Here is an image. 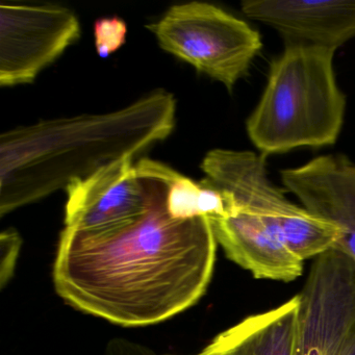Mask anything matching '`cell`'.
Masks as SVG:
<instances>
[{"mask_svg":"<svg viewBox=\"0 0 355 355\" xmlns=\"http://www.w3.org/2000/svg\"><path fill=\"white\" fill-rule=\"evenodd\" d=\"M242 11L279 33L286 45L336 51L355 38V0H245Z\"/></svg>","mask_w":355,"mask_h":355,"instance_id":"30bf717a","label":"cell"},{"mask_svg":"<svg viewBox=\"0 0 355 355\" xmlns=\"http://www.w3.org/2000/svg\"><path fill=\"white\" fill-rule=\"evenodd\" d=\"M221 192L227 201V215L209 220L226 257L257 279L290 282L300 277L303 261L255 214L236 203L227 193Z\"/></svg>","mask_w":355,"mask_h":355,"instance_id":"8fae6325","label":"cell"},{"mask_svg":"<svg viewBox=\"0 0 355 355\" xmlns=\"http://www.w3.org/2000/svg\"><path fill=\"white\" fill-rule=\"evenodd\" d=\"M205 180L257 216L301 261L336 247L338 230L295 205L268 174L266 157L249 150L214 149L200 165Z\"/></svg>","mask_w":355,"mask_h":355,"instance_id":"277c9868","label":"cell"},{"mask_svg":"<svg viewBox=\"0 0 355 355\" xmlns=\"http://www.w3.org/2000/svg\"><path fill=\"white\" fill-rule=\"evenodd\" d=\"M147 28L159 46L232 91L261 53L257 31L211 3H182Z\"/></svg>","mask_w":355,"mask_h":355,"instance_id":"5b68a950","label":"cell"},{"mask_svg":"<svg viewBox=\"0 0 355 355\" xmlns=\"http://www.w3.org/2000/svg\"><path fill=\"white\" fill-rule=\"evenodd\" d=\"M299 295L295 355H342L355 329V261L331 249L315 257Z\"/></svg>","mask_w":355,"mask_h":355,"instance_id":"8992f818","label":"cell"},{"mask_svg":"<svg viewBox=\"0 0 355 355\" xmlns=\"http://www.w3.org/2000/svg\"><path fill=\"white\" fill-rule=\"evenodd\" d=\"M169 168L159 163L155 198L138 219L105 232L64 228L53 282L68 304L132 327L165 321L205 294L217 240L209 218L170 216Z\"/></svg>","mask_w":355,"mask_h":355,"instance_id":"6da1fadb","label":"cell"},{"mask_svg":"<svg viewBox=\"0 0 355 355\" xmlns=\"http://www.w3.org/2000/svg\"><path fill=\"white\" fill-rule=\"evenodd\" d=\"M342 355H355V329L353 331L352 336L349 338Z\"/></svg>","mask_w":355,"mask_h":355,"instance_id":"2e32d148","label":"cell"},{"mask_svg":"<svg viewBox=\"0 0 355 355\" xmlns=\"http://www.w3.org/2000/svg\"><path fill=\"white\" fill-rule=\"evenodd\" d=\"M334 53L286 45L273 60L261 99L246 121L247 135L261 155L336 142L347 101L336 82Z\"/></svg>","mask_w":355,"mask_h":355,"instance_id":"3957f363","label":"cell"},{"mask_svg":"<svg viewBox=\"0 0 355 355\" xmlns=\"http://www.w3.org/2000/svg\"><path fill=\"white\" fill-rule=\"evenodd\" d=\"M1 282L3 286L11 278L19 253L21 239L16 230H8L1 234Z\"/></svg>","mask_w":355,"mask_h":355,"instance_id":"5bb4252c","label":"cell"},{"mask_svg":"<svg viewBox=\"0 0 355 355\" xmlns=\"http://www.w3.org/2000/svg\"><path fill=\"white\" fill-rule=\"evenodd\" d=\"M280 178L301 207L338 230L334 249L355 261V163L343 155H320L282 170Z\"/></svg>","mask_w":355,"mask_h":355,"instance_id":"9c48e42d","label":"cell"},{"mask_svg":"<svg viewBox=\"0 0 355 355\" xmlns=\"http://www.w3.org/2000/svg\"><path fill=\"white\" fill-rule=\"evenodd\" d=\"M107 355H157L148 347L126 338H113L107 345Z\"/></svg>","mask_w":355,"mask_h":355,"instance_id":"9a60e30c","label":"cell"},{"mask_svg":"<svg viewBox=\"0 0 355 355\" xmlns=\"http://www.w3.org/2000/svg\"><path fill=\"white\" fill-rule=\"evenodd\" d=\"M159 162L128 157L66 188L65 228L99 232L144 215L159 187Z\"/></svg>","mask_w":355,"mask_h":355,"instance_id":"52a82bcc","label":"cell"},{"mask_svg":"<svg viewBox=\"0 0 355 355\" xmlns=\"http://www.w3.org/2000/svg\"><path fill=\"white\" fill-rule=\"evenodd\" d=\"M128 28L118 17L101 18L95 22V46L99 57L107 58L125 43Z\"/></svg>","mask_w":355,"mask_h":355,"instance_id":"4fadbf2b","label":"cell"},{"mask_svg":"<svg viewBox=\"0 0 355 355\" xmlns=\"http://www.w3.org/2000/svg\"><path fill=\"white\" fill-rule=\"evenodd\" d=\"M299 302L296 295L276 309L249 315L196 355H295Z\"/></svg>","mask_w":355,"mask_h":355,"instance_id":"7c38bea8","label":"cell"},{"mask_svg":"<svg viewBox=\"0 0 355 355\" xmlns=\"http://www.w3.org/2000/svg\"><path fill=\"white\" fill-rule=\"evenodd\" d=\"M176 101L159 90L105 114L41 120L0 137V216L36 202L165 140Z\"/></svg>","mask_w":355,"mask_h":355,"instance_id":"7a4b0ae2","label":"cell"},{"mask_svg":"<svg viewBox=\"0 0 355 355\" xmlns=\"http://www.w3.org/2000/svg\"><path fill=\"white\" fill-rule=\"evenodd\" d=\"M80 36V22L69 9L55 5L3 3L0 86L34 82Z\"/></svg>","mask_w":355,"mask_h":355,"instance_id":"ba28073f","label":"cell"}]
</instances>
